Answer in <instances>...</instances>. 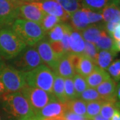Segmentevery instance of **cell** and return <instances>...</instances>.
<instances>
[{"label": "cell", "mask_w": 120, "mask_h": 120, "mask_svg": "<svg viewBox=\"0 0 120 120\" xmlns=\"http://www.w3.org/2000/svg\"><path fill=\"white\" fill-rule=\"evenodd\" d=\"M80 57H81V54H77V53H71L68 54V58L71 64L72 65L73 68L76 72L77 70V66L79 63V60H80Z\"/></svg>", "instance_id": "cell-38"}, {"label": "cell", "mask_w": 120, "mask_h": 120, "mask_svg": "<svg viewBox=\"0 0 120 120\" xmlns=\"http://www.w3.org/2000/svg\"><path fill=\"white\" fill-rule=\"evenodd\" d=\"M19 18V6L8 0H0V29L11 27Z\"/></svg>", "instance_id": "cell-9"}, {"label": "cell", "mask_w": 120, "mask_h": 120, "mask_svg": "<svg viewBox=\"0 0 120 120\" xmlns=\"http://www.w3.org/2000/svg\"><path fill=\"white\" fill-rule=\"evenodd\" d=\"M20 92L28 101L35 116L47 103L56 99L52 94H49L41 89L30 87L27 85Z\"/></svg>", "instance_id": "cell-7"}, {"label": "cell", "mask_w": 120, "mask_h": 120, "mask_svg": "<svg viewBox=\"0 0 120 120\" xmlns=\"http://www.w3.org/2000/svg\"><path fill=\"white\" fill-rule=\"evenodd\" d=\"M98 52L99 50L94 43H90L87 41L85 42V49H84V52L83 54L86 55L88 57H90V59L94 61L95 63V60H96Z\"/></svg>", "instance_id": "cell-35"}, {"label": "cell", "mask_w": 120, "mask_h": 120, "mask_svg": "<svg viewBox=\"0 0 120 120\" xmlns=\"http://www.w3.org/2000/svg\"><path fill=\"white\" fill-rule=\"evenodd\" d=\"M70 15L82 8L81 0H56Z\"/></svg>", "instance_id": "cell-27"}, {"label": "cell", "mask_w": 120, "mask_h": 120, "mask_svg": "<svg viewBox=\"0 0 120 120\" xmlns=\"http://www.w3.org/2000/svg\"><path fill=\"white\" fill-rule=\"evenodd\" d=\"M117 53V52L114 50H99L96 57L95 64L101 69L107 70L108 67L113 61Z\"/></svg>", "instance_id": "cell-20"}, {"label": "cell", "mask_w": 120, "mask_h": 120, "mask_svg": "<svg viewBox=\"0 0 120 120\" xmlns=\"http://www.w3.org/2000/svg\"><path fill=\"white\" fill-rule=\"evenodd\" d=\"M27 46L11 27L0 29V57L5 60L15 58Z\"/></svg>", "instance_id": "cell-3"}, {"label": "cell", "mask_w": 120, "mask_h": 120, "mask_svg": "<svg viewBox=\"0 0 120 120\" xmlns=\"http://www.w3.org/2000/svg\"><path fill=\"white\" fill-rule=\"evenodd\" d=\"M96 64L94 61L90 59L84 54H81L79 63L77 66L76 73L86 77L93 71Z\"/></svg>", "instance_id": "cell-22"}, {"label": "cell", "mask_w": 120, "mask_h": 120, "mask_svg": "<svg viewBox=\"0 0 120 120\" xmlns=\"http://www.w3.org/2000/svg\"><path fill=\"white\" fill-rule=\"evenodd\" d=\"M54 73L64 79L72 78L76 73L69 60L68 54H65L59 59Z\"/></svg>", "instance_id": "cell-16"}, {"label": "cell", "mask_w": 120, "mask_h": 120, "mask_svg": "<svg viewBox=\"0 0 120 120\" xmlns=\"http://www.w3.org/2000/svg\"><path fill=\"white\" fill-rule=\"evenodd\" d=\"M85 42L81 32L73 30L69 37V48L71 53L83 54L85 49Z\"/></svg>", "instance_id": "cell-19"}, {"label": "cell", "mask_w": 120, "mask_h": 120, "mask_svg": "<svg viewBox=\"0 0 120 120\" xmlns=\"http://www.w3.org/2000/svg\"><path fill=\"white\" fill-rule=\"evenodd\" d=\"M49 44H50V46L52 47V49L53 50V52H54V53L59 58L65 55V52L64 47H63V45H62V44H61L60 41L49 42Z\"/></svg>", "instance_id": "cell-36"}, {"label": "cell", "mask_w": 120, "mask_h": 120, "mask_svg": "<svg viewBox=\"0 0 120 120\" xmlns=\"http://www.w3.org/2000/svg\"><path fill=\"white\" fill-rule=\"evenodd\" d=\"M43 1H46V0H43Z\"/></svg>", "instance_id": "cell-52"}, {"label": "cell", "mask_w": 120, "mask_h": 120, "mask_svg": "<svg viewBox=\"0 0 120 120\" xmlns=\"http://www.w3.org/2000/svg\"><path fill=\"white\" fill-rule=\"evenodd\" d=\"M111 0H81L82 8L101 13Z\"/></svg>", "instance_id": "cell-25"}, {"label": "cell", "mask_w": 120, "mask_h": 120, "mask_svg": "<svg viewBox=\"0 0 120 120\" xmlns=\"http://www.w3.org/2000/svg\"><path fill=\"white\" fill-rule=\"evenodd\" d=\"M28 1L30 2H32V1H36V2H38V1H42L43 0H27Z\"/></svg>", "instance_id": "cell-50"}, {"label": "cell", "mask_w": 120, "mask_h": 120, "mask_svg": "<svg viewBox=\"0 0 120 120\" xmlns=\"http://www.w3.org/2000/svg\"><path fill=\"white\" fill-rule=\"evenodd\" d=\"M61 22V21L57 17L49 14H46L41 23V26L44 31L46 32V34H47L49 30H52L53 27H55L57 24Z\"/></svg>", "instance_id": "cell-31"}, {"label": "cell", "mask_w": 120, "mask_h": 120, "mask_svg": "<svg viewBox=\"0 0 120 120\" xmlns=\"http://www.w3.org/2000/svg\"><path fill=\"white\" fill-rule=\"evenodd\" d=\"M112 38L115 41H120V22L112 34Z\"/></svg>", "instance_id": "cell-40"}, {"label": "cell", "mask_w": 120, "mask_h": 120, "mask_svg": "<svg viewBox=\"0 0 120 120\" xmlns=\"http://www.w3.org/2000/svg\"><path fill=\"white\" fill-rule=\"evenodd\" d=\"M63 117L65 120H86L87 119L86 117L77 115L76 113L68 110V109H66V110L65 111Z\"/></svg>", "instance_id": "cell-37"}, {"label": "cell", "mask_w": 120, "mask_h": 120, "mask_svg": "<svg viewBox=\"0 0 120 120\" xmlns=\"http://www.w3.org/2000/svg\"><path fill=\"white\" fill-rule=\"evenodd\" d=\"M11 27L28 46H34L47 35L41 24L21 18L17 19Z\"/></svg>", "instance_id": "cell-2"}, {"label": "cell", "mask_w": 120, "mask_h": 120, "mask_svg": "<svg viewBox=\"0 0 120 120\" xmlns=\"http://www.w3.org/2000/svg\"><path fill=\"white\" fill-rule=\"evenodd\" d=\"M79 98L82 99L86 103L90 102V101L102 100L96 89L91 88V87H87L82 94L80 95Z\"/></svg>", "instance_id": "cell-32"}, {"label": "cell", "mask_w": 120, "mask_h": 120, "mask_svg": "<svg viewBox=\"0 0 120 120\" xmlns=\"http://www.w3.org/2000/svg\"><path fill=\"white\" fill-rule=\"evenodd\" d=\"M103 101V100H99L87 102L86 104V118L91 120L95 116L99 115Z\"/></svg>", "instance_id": "cell-28"}, {"label": "cell", "mask_w": 120, "mask_h": 120, "mask_svg": "<svg viewBox=\"0 0 120 120\" xmlns=\"http://www.w3.org/2000/svg\"><path fill=\"white\" fill-rule=\"evenodd\" d=\"M111 1L115 3L117 5V7L120 9V0H111Z\"/></svg>", "instance_id": "cell-49"}, {"label": "cell", "mask_w": 120, "mask_h": 120, "mask_svg": "<svg viewBox=\"0 0 120 120\" xmlns=\"http://www.w3.org/2000/svg\"><path fill=\"white\" fill-rule=\"evenodd\" d=\"M43 120H65V119L63 116H57V117H52L46 118Z\"/></svg>", "instance_id": "cell-46"}, {"label": "cell", "mask_w": 120, "mask_h": 120, "mask_svg": "<svg viewBox=\"0 0 120 120\" xmlns=\"http://www.w3.org/2000/svg\"><path fill=\"white\" fill-rule=\"evenodd\" d=\"M65 79L60 75L55 74L54 82L52 88V94L58 101L63 103L67 102V99L65 94Z\"/></svg>", "instance_id": "cell-23"}, {"label": "cell", "mask_w": 120, "mask_h": 120, "mask_svg": "<svg viewBox=\"0 0 120 120\" xmlns=\"http://www.w3.org/2000/svg\"><path fill=\"white\" fill-rule=\"evenodd\" d=\"M46 14L41 8L39 1L26 2L19 7V18L39 24Z\"/></svg>", "instance_id": "cell-8"}, {"label": "cell", "mask_w": 120, "mask_h": 120, "mask_svg": "<svg viewBox=\"0 0 120 120\" xmlns=\"http://www.w3.org/2000/svg\"><path fill=\"white\" fill-rule=\"evenodd\" d=\"M27 86L38 87L52 94L55 73L46 65L42 64L30 71L23 72Z\"/></svg>", "instance_id": "cell-4"}, {"label": "cell", "mask_w": 120, "mask_h": 120, "mask_svg": "<svg viewBox=\"0 0 120 120\" xmlns=\"http://www.w3.org/2000/svg\"><path fill=\"white\" fill-rule=\"evenodd\" d=\"M116 98L117 102L120 103V82L117 84V90H116Z\"/></svg>", "instance_id": "cell-43"}, {"label": "cell", "mask_w": 120, "mask_h": 120, "mask_svg": "<svg viewBox=\"0 0 120 120\" xmlns=\"http://www.w3.org/2000/svg\"><path fill=\"white\" fill-rule=\"evenodd\" d=\"M70 25L73 30L82 31L90 26L87 9L82 8L70 15Z\"/></svg>", "instance_id": "cell-14"}, {"label": "cell", "mask_w": 120, "mask_h": 120, "mask_svg": "<svg viewBox=\"0 0 120 120\" xmlns=\"http://www.w3.org/2000/svg\"><path fill=\"white\" fill-rule=\"evenodd\" d=\"M0 82L8 93L20 91L26 86L23 72L7 64L0 57Z\"/></svg>", "instance_id": "cell-5"}, {"label": "cell", "mask_w": 120, "mask_h": 120, "mask_svg": "<svg viewBox=\"0 0 120 120\" xmlns=\"http://www.w3.org/2000/svg\"><path fill=\"white\" fill-rule=\"evenodd\" d=\"M0 120H8L7 117L5 116L4 113L2 111L1 107H0Z\"/></svg>", "instance_id": "cell-48"}, {"label": "cell", "mask_w": 120, "mask_h": 120, "mask_svg": "<svg viewBox=\"0 0 120 120\" xmlns=\"http://www.w3.org/2000/svg\"><path fill=\"white\" fill-rule=\"evenodd\" d=\"M72 79L77 98H79L80 95L89 87L86 82V77H83L78 73H76L74 75V76L72 77Z\"/></svg>", "instance_id": "cell-30"}, {"label": "cell", "mask_w": 120, "mask_h": 120, "mask_svg": "<svg viewBox=\"0 0 120 120\" xmlns=\"http://www.w3.org/2000/svg\"><path fill=\"white\" fill-rule=\"evenodd\" d=\"M0 107L8 120H34L35 113L20 91L0 97Z\"/></svg>", "instance_id": "cell-1"}, {"label": "cell", "mask_w": 120, "mask_h": 120, "mask_svg": "<svg viewBox=\"0 0 120 120\" xmlns=\"http://www.w3.org/2000/svg\"><path fill=\"white\" fill-rule=\"evenodd\" d=\"M9 61L11 62L9 64L21 72L30 71L39 65L44 64L35 47L28 45L15 58Z\"/></svg>", "instance_id": "cell-6"}, {"label": "cell", "mask_w": 120, "mask_h": 120, "mask_svg": "<svg viewBox=\"0 0 120 120\" xmlns=\"http://www.w3.org/2000/svg\"><path fill=\"white\" fill-rule=\"evenodd\" d=\"M101 14L103 22H120V9L117 5L110 1L109 3L103 9Z\"/></svg>", "instance_id": "cell-18"}, {"label": "cell", "mask_w": 120, "mask_h": 120, "mask_svg": "<svg viewBox=\"0 0 120 120\" xmlns=\"http://www.w3.org/2000/svg\"><path fill=\"white\" fill-rule=\"evenodd\" d=\"M67 109L76 113L77 115L86 117V104L87 103L79 98L75 99L73 100L68 101L66 103Z\"/></svg>", "instance_id": "cell-24"}, {"label": "cell", "mask_w": 120, "mask_h": 120, "mask_svg": "<svg viewBox=\"0 0 120 120\" xmlns=\"http://www.w3.org/2000/svg\"><path fill=\"white\" fill-rule=\"evenodd\" d=\"M86 120H90V119H86Z\"/></svg>", "instance_id": "cell-51"}, {"label": "cell", "mask_w": 120, "mask_h": 120, "mask_svg": "<svg viewBox=\"0 0 120 120\" xmlns=\"http://www.w3.org/2000/svg\"><path fill=\"white\" fill-rule=\"evenodd\" d=\"M105 32L106 31L104 30L103 22L99 23L90 25L81 31V34L85 41L95 44Z\"/></svg>", "instance_id": "cell-15"}, {"label": "cell", "mask_w": 120, "mask_h": 120, "mask_svg": "<svg viewBox=\"0 0 120 120\" xmlns=\"http://www.w3.org/2000/svg\"><path fill=\"white\" fill-rule=\"evenodd\" d=\"M7 93H8V92L7 91V90L5 88L4 85L2 84V83L0 82V97H1L2 95H4Z\"/></svg>", "instance_id": "cell-44"}, {"label": "cell", "mask_w": 120, "mask_h": 120, "mask_svg": "<svg viewBox=\"0 0 120 120\" xmlns=\"http://www.w3.org/2000/svg\"><path fill=\"white\" fill-rule=\"evenodd\" d=\"M66 109L65 103L60 102L56 98L54 99L35 116L34 120H43L52 117L63 116Z\"/></svg>", "instance_id": "cell-11"}, {"label": "cell", "mask_w": 120, "mask_h": 120, "mask_svg": "<svg viewBox=\"0 0 120 120\" xmlns=\"http://www.w3.org/2000/svg\"><path fill=\"white\" fill-rule=\"evenodd\" d=\"M115 41L109 35L105 32L98 41L95 43V46L99 50H113Z\"/></svg>", "instance_id": "cell-29"}, {"label": "cell", "mask_w": 120, "mask_h": 120, "mask_svg": "<svg viewBox=\"0 0 120 120\" xmlns=\"http://www.w3.org/2000/svg\"><path fill=\"white\" fill-rule=\"evenodd\" d=\"M71 25L69 23L61 22L49 31L45 36V38L49 42L60 41L63 38L65 31Z\"/></svg>", "instance_id": "cell-21"}, {"label": "cell", "mask_w": 120, "mask_h": 120, "mask_svg": "<svg viewBox=\"0 0 120 120\" xmlns=\"http://www.w3.org/2000/svg\"><path fill=\"white\" fill-rule=\"evenodd\" d=\"M118 108L120 109V103L119 102L103 101L99 114L103 117L110 120L114 112Z\"/></svg>", "instance_id": "cell-26"}, {"label": "cell", "mask_w": 120, "mask_h": 120, "mask_svg": "<svg viewBox=\"0 0 120 120\" xmlns=\"http://www.w3.org/2000/svg\"><path fill=\"white\" fill-rule=\"evenodd\" d=\"M117 83L112 78L101 83L95 89L104 101L117 102L116 98Z\"/></svg>", "instance_id": "cell-13"}, {"label": "cell", "mask_w": 120, "mask_h": 120, "mask_svg": "<svg viewBox=\"0 0 120 120\" xmlns=\"http://www.w3.org/2000/svg\"><path fill=\"white\" fill-rule=\"evenodd\" d=\"M110 120H120V109L118 108L114 112Z\"/></svg>", "instance_id": "cell-41"}, {"label": "cell", "mask_w": 120, "mask_h": 120, "mask_svg": "<svg viewBox=\"0 0 120 120\" xmlns=\"http://www.w3.org/2000/svg\"><path fill=\"white\" fill-rule=\"evenodd\" d=\"M34 47L38 52L43 64L46 65L54 72L60 58L53 52L49 42L45 38L39 41L37 44H35Z\"/></svg>", "instance_id": "cell-10"}, {"label": "cell", "mask_w": 120, "mask_h": 120, "mask_svg": "<svg viewBox=\"0 0 120 120\" xmlns=\"http://www.w3.org/2000/svg\"><path fill=\"white\" fill-rule=\"evenodd\" d=\"M65 94L67 99V101L77 99V95L75 91L74 85L72 78H66L64 81Z\"/></svg>", "instance_id": "cell-34"}, {"label": "cell", "mask_w": 120, "mask_h": 120, "mask_svg": "<svg viewBox=\"0 0 120 120\" xmlns=\"http://www.w3.org/2000/svg\"><path fill=\"white\" fill-rule=\"evenodd\" d=\"M120 23H114V22H103V27L106 33L112 37V34L114 30H116L117 26Z\"/></svg>", "instance_id": "cell-39"}, {"label": "cell", "mask_w": 120, "mask_h": 120, "mask_svg": "<svg viewBox=\"0 0 120 120\" xmlns=\"http://www.w3.org/2000/svg\"><path fill=\"white\" fill-rule=\"evenodd\" d=\"M107 73L116 83L120 82V58L114 60L107 68Z\"/></svg>", "instance_id": "cell-33"}, {"label": "cell", "mask_w": 120, "mask_h": 120, "mask_svg": "<svg viewBox=\"0 0 120 120\" xmlns=\"http://www.w3.org/2000/svg\"><path fill=\"white\" fill-rule=\"evenodd\" d=\"M91 120H108V119H106L105 117H103V116H101L100 114H99L98 116H95L94 117H93Z\"/></svg>", "instance_id": "cell-47"}, {"label": "cell", "mask_w": 120, "mask_h": 120, "mask_svg": "<svg viewBox=\"0 0 120 120\" xmlns=\"http://www.w3.org/2000/svg\"><path fill=\"white\" fill-rule=\"evenodd\" d=\"M113 50L116 52H120V41H117L114 42Z\"/></svg>", "instance_id": "cell-45"}, {"label": "cell", "mask_w": 120, "mask_h": 120, "mask_svg": "<svg viewBox=\"0 0 120 120\" xmlns=\"http://www.w3.org/2000/svg\"><path fill=\"white\" fill-rule=\"evenodd\" d=\"M43 11L49 15L60 18L61 22L67 23L70 19V15L67 13L56 0H46L39 1Z\"/></svg>", "instance_id": "cell-12"}, {"label": "cell", "mask_w": 120, "mask_h": 120, "mask_svg": "<svg viewBox=\"0 0 120 120\" xmlns=\"http://www.w3.org/2000/svg\"><path fill=\"white\" fill-rule=\"evenodd\" d=\"M111 78L106 70L95 66L93 71L88 76L86 77V80L88 87L91 88H96L101 83Z\"/></svg>", "instance_id": "cell-17"}, {"label": "cell", "mask_w": 120, "mask_h": 120, "mask_svg": "<svg viewBox=\"0 0 120 120\" xmlns=\"http://www.w3.org/2000/svg\"><path fill=\"white\" fill-rule=\"evenodd\" d=\"M9 1H10V2H11L12 4H13L16 5L17 6H20L21 5H22L23 4H24V3H26V2H30V1H28L27 0H8Z\"/></svg>", "instance_id": "cell-42"}]
</instances>
